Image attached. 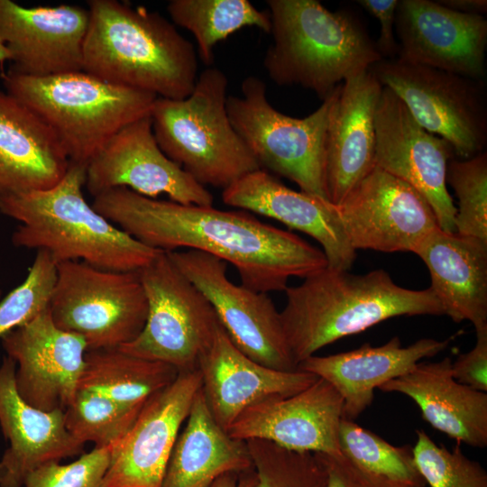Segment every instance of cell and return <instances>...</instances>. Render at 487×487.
<instances>
[{"label": "cell", "instance_id": "cell-44", "mask_svg": "<svg viewBox=\"0 0 487 487\" xmlns=\"http://www.w3.org/2000/svg\"><path fill=\"white\" fill-rule=\"evenodd\" d=\"M11 60V56L5 45L0 39V66L5 61Z\"/></svg>", "mask_w": 487, "mask_h": 487}, {"label": "cell", "instance_id": "cell-8", "mask_svg": "<svg viewBox=\"0 0 487 487\" xmlns=\"http://www.w3.org/2000/svg\"><path fill=\"white\" fill-rule=\"evenodd\" d=\"M339 85L317 110L303 118L291 117L275 109L267 98L266 84L256 76L243 80L241 96H227L226 99L232 125L260 168L284 177L295 182L300 191L326 201V138L330 109Z\"/></svg>", "mask_w": 487, "mask_h": 487}, {"label": "cell", "instance_id": "cell-4", "mask_svg": "<svg viewBox=\"0 0 487 487\" xmlns=\"http://www.w3.org/2000/svg\"><path fill=\"white\" fill-rule=\"evenodd\" d=\"M87 165L71 162L63 178L42 190L0 194V213L20 222L17 247L44 250L57 263L80 261L101 270L138 271L161 252L97 213L84 195Z\"/></svg>", "mask_w": 487, "mask_h": 487}, {"label": "cell", "instance_id": "cell-33", "mask_svg": "<svg viewBox=\"0 0 487 487\" xmlns=\"http://www.w3.org/2000/svg\"><path fill=\"white\" fill-rule=\"evenodd\" d=\"M138 414L98 391L80 387L64 410L68 431L82 444L91 442L97 448L117 444Z\"/></svg>", "mask_w": 487, "mask_h": 487}, {"label": "cell", "instance_id": "cell-22", "mask_svg": "<svg viewBox=\"0 0 487 487\" xmlns=\"http://www.w3.org/2000/svg\"><path fill=\"white\" fill-rule=\"evenodd\" d=\"M201 391L215 420L227 431L249 407L275 396L293 395L318 377L264 366L242 353L222 326L198 363Z\"/></svg>", "mask_w": 487, "mask_h": 487}, {"label": "cell", "instance_id": "cell-5", "mask_svg": "<svg viewBox=\"0 0 487 487\" xmlns=\"http://www.w3.org/2000/svg\"><path fill=\"white\" fill-rule=\"evenodd\" d=\"M272 44L263 66L279 86H300L324 100L350 76L382 58L365 28L346 10L317 0H267Z\"/></svg>", "mask_w": 487, "mask_h": 487}, {"label": "cell", "instance_id": "cell-6", "mask_svg": "<svg viewBox=\"0 0 487 487\" xmlns=\"http://www.w3.org/2000/svg\"><path fill=\"white\" fill-rule=\"evenodd\" d=\"M3 82L7 93L50 126L69 161L85 165L118 131L150 115L157 99L83 70L33 77L10 69Z\"/></svg>", "mask_w": 487, "mask_h": 487}, {"label": "cell", "instance_id": "cell-37", "mask_svg": "<svg viewBox=\"0 0 487 487\" xmlns=\"http://www.w3.org/2000/svg\"><path fill=\"white\" fill-rule=\"evenodd\" d=\"M56 276L51 253L37 251L25 280L0 300V337L49 307Z\"/></svg>", "mask_w": 487, "mask_h": 487}, {"label": "cell", "instance_id": "cell-45", "mask_svg": "<svg viewBox=\"0 0 487 487\" xmlns=\"http://www.w3.org/2000/svg\"><path fill=\"white\" fill-rule=\"evenodd\" d=\"M0 296H1V293H0Z\"/></svg>", "mask_w": 487, "mask_h": 487}, {"label": "cell", "instance_id": "cell-19", "mask_svg": "<svg viewBox=\"0 0 487 487\" xmlns=\"http://www.w3.org/2000/svg\"><path fill=\"white\" fill-rule=\"evenodd\" d=\"M343 405L337 391L317 378L293 395L271 397L249 407L227 432L243 441L261 439L292 451L340 455Z\"/></svg>", "mask_w": 487, "mask_h": 487}, {"label": "cell", "instance_id": "cell-43", "mask_svg": "<svg viewBox=\"0 0 487 487\" xmlns=\"http://www.w3.org/2000/svg\"><path fill=\"white\" fill-rule=\"evenodd\" d=\"M437 2L447 8L464 14L483 15L487 12L486 0H439Z\"/></svg>", "mask_w": 487, "mask_h": 487}, {"label": "cell", "instance_id": "cell-18", "mask_svg": "<svg viewBox=\"0 0 487 487\" xmlns=\"http://www.w3.org/2000/svg\"><path fill=\"white\" fill-rule=\"evenodd\" d=\"M396 59L483 80L487 20L430 0H400L396 10Z\"/></svg>", "mask_w": 487, "mask_h": 487}, {"label": "cell", "instance_id": "cell-11", "mask_svg": "<svg viewBox=\"0 0 487 487\" xmlns=\"http://www.w3.org/2000/svg\"><path fill=\"white\" fill-rule=\"evenodd\" d=\"M368 69L404 103L421 127L446 141L457 158L467 160L485 152L483 80L399 59H381Z\"/></svg>", "mask_w": 487, "mask_h": 487}, {"label": "cell", "instance_id": "cell-40", "mask_svg": "<svg viewBox=\"0 0 487 487\" xmlns=\"http://www.w3.org/2000/svg\"><path fill=\"white\" fill-rule=\"evenodd\" d=\"M317 455L326 471V487H398L363 470L344 455Z\"/></svg>", "mask_w": 487, "mask_h": 487}, {"label": "cell", "instance_id": "cell-24", "mask_svg": "<svg viewBox=\"0 0 487 487\" xmlns=\"http://www.w3.org/2000/svg\"><path fill=\"white\" fill-rule=\"evenodd\" d=\"M15 369L5 355L0 363V427L9 446L0 459V487H23L32 471L77 455L84 446L66 428L63 410L43 411L20 396Z\"/></svg>", "mask_w": 487, "mask_h": 487}, {"label": "cell", "instance_id": "cell-25", "mask_svg": "<svg viewBox=\"0 0 487 487\" xmlns=\"http://www.w3.org/2000/svg\"><path fill=\"white\" fill-rule=\"evenodd\" d=\"M452 338H421L402 347L398 336L380 346L363 344L357 349L326 356L312 355L297 370L329 382L343 399V418L354 420L372 402L374 390L411 371L421 359L445 350Z\"/></svg>", "mask_w": 487, "mask_h": 487}, {"label": "cell", "instance_id": "cell-29", "mask_svg": "<svg viewBox=\"0 0 487 487\" xmlns=\"http://www.w3.org/2000/svg\"><path fill=\"white\" fill-rule=\"evenodd\" d=\"M253 466L245 441L213 418L201 388L168 461L161 487H211L223 474Z\"/></svg>", "mask_w": 487, "mask_h": 487}, {"label": "cell", "instance_id": "cell-39", "mask_svg": "<svg viewBox=\"0 0 487 487\" xmlns=\"http://www.w3.org/2000/svg\"><path fill=\"white\" fill-rule=\"evenodd\" d=\"M476 342L467 353L452 361V375L458 382L487 391V325L475 328Z\"/></svg>", "mask_w": 487, "mask_h": 487}, {"label": "cell", "instance_id": "cell-9", "mask_svg": "<svg viewBox=\"0 0 487 487\" xmlns=\"http://www.w3.org/2000/svg\"><path fill=\"white\" fill-rule=\"evenodd\" d=\"M49 308L54 324L82 336L88 350L118 348L142 330L148 304L138 271L81 261L59 262Z\"/></svg>", "mask_w": 487, "mask_h": 487}, {"label": "cell", "instance_id": "cell-42", "mask_svg": "<svg viewBox=\"0 0 487 487\" xmlns=\"http://www.w3.org/2000/svg\"><path fill=\"white\" fill-rule=\"evenodd\" d=\"M256 474L253 467L230 472L220 476L211 487H253Z\"/></svg>", "mask_w": 487, "mask_h": 487}, {"label": "cell", "instance_id": "cell-26", "mask_svg": "<svg viewBox=\"0 0 487 487\" xmlns=\"http://www.w3.org/2000/svg\"><path fill=\"white\" fill-rule=\"evenodd\" d=\"M452 360L418 363L406 374L379 389L410 398L432 427L473 447L487 446V394L452 375Z\"/></svg>", "mask_w": 487, "mask_h": 487}, {"label": "cell", "instance_id": "cell-2", "mask_svg": "<svg viewBox=\"0 0 487 487\" xmlns=\"http://www.w3.org/2000/svg\"><path fill=\"white\" fill-rule=\"evenodd\" d=\"M284 291L280 320L297 366L329 344L389 318L445 315L430 288L405 289L384 270L355 275L327 266Z\"/></svg>", "mask_w": 487, "mask_h": 487}, {"label": "cell", "instance_id": "cell-21", "mask_svg": "<svg viewBox=\"0 0 487 487\" xmlns=\"http://www.w3.org/2000/svg\"><path fill=\"white\" fill-rule=\"evenodd\" d=\"M225 204L275 219L320 244L328 267L348 271L356 258L336 207L285 186L270 172L252 171L223 189Z\"/></svg>", "mask_w": 487, "mask_h": 487}, {"label": "cell", "instance_id": "cell-12", "mask_svg": "<svg viewBox=\"0 0 487 487\" xmlns=\"http://www.w3.org/2000/svg\"><path fill=\"white\" fill-rule=\"evenodd\" d=\"M178 269L201 291L234 345L252 360L271 369L293 372L280 315L267 293L232 282L227 263L195 250L167 253Z\"/></svg>", "mask_w": 487, "mask_h": 487}, {"label": "cell", "instance_id": "cell-10", "mask_svg": "<svg viewBox=\"0 0 487 487\" xmlns=\"http://www.w3.org/2000/svg\"><path fill=\"white\" fill-rule=\"evenodd\" d=\"M148 304L144 326L123 352L174 367L178 372L197 370L211 345L218 317L201 291L161 252L139 271Z\"/></svg>", "mask_w": 487, "mask_h": 487}, {"label": "cell", "instance_id": "cell-34", "mask_svg": "<svg viewBox=\"0 0 487 487\" xmlns=\"http://www.w3.org/2000/svg\"><path fill=\"white\" fill-rule=\"evenodd\" d=\"M245 442L256 474L253 487H326V471L317 454L261 439Z\"/></svg>", "mask_w": 487, "mask_h": 487}, {"label": "cell", "instance_id": "cell-28", "mask_svg": "<svg viewBox=\"0 0 487 487\" xmlns=\"http://www.w3.org/2000/svg\"><path fill=\"white\" fill-rule=\"evenodd\" d=\"M414 253L427 267L445 315L474 328L487 325V242L437 228Z\"/></svg>", "mask_w": 487, "mask_h": 487}, {"label": "cell", "instance_id": "cell-38", "mask_svg": "<svg viewBox=\"0 0 487 487\" xmlns=\"http://www.w3.org/2000/svg\"><path fill=\"white\" fill-rule=\"evenodd\" d=\"M112 446L94 447L68 464L51 461L32 471L23 487H105Z\"/></svg>", "mask_w": 487, "mask_h": 487}, {"label": "cell", "instance_id": "cell-30", "mask_svg": "<svg viewBox=\"0 0 487 487\" xmlns=\"http://www.w3.org/2000/svg\"><path fill=\"white\" fill-rule=\"evenodd\" d=\"M178 373L167 363L136 357L119 348L88 350L78 387L98 391L120 406L140 412Z\"/></svg>", "mask_w": 487, "mask_h": 487}, {"label": "cell", "instance_id": "cell-16", "mask_svg": "<svg viewBox=\"0 0 487 487\" xmlns=\"http://www.w3.org/2000/svg\"><path fill=\"white\" fill-rule=\"evenodd\" d=\"M1 339L6 356L15 363L20 396L38 409L64 411L75 397L85 367L84 338L59 328L48 307Z\"/></svg>", "mask_w": 487, "mask_h": 487}, {"label": "cell", "instance_id": "cell-15", "mask_svg": "<svg viewBox=\"0 0 487 487\" xmlns=\"http://www.w3.org/2000/svg\"><path fill=\"white\" fill-rule=\"evenodd\" d=\"M86 187L96 197L125 187L156 198L166 194L183 205L213 206L214 198L161 150L152 131L151 115L122 128L87 165Z\"/></svg>", "mask_w": 487, "mask_h": 487}, {"label": "cell", "instance_id": "cell-20", "mask_svg": "<svg viewBox=\"0 0 487 487\" xmlns=\"http://www.w3.org/2000/svg\"><path fill=\"white\" fill-rule=\"evenodd\" d=\"M87 9L74 5L23 7L0 0V39L12 70L46 77L83 70Z\"/></svg>", "mask_w": 487, "mask_h": 487}, {"label": "cell", "instance_id": "cell-35", "mask_svg": "<svg viewBox=\"0 0 487 487\" xmlns=\"http://www.w3.org/2000/svg\"><path fill=\"white\" fill-rule=\"evenodd\" d=\"M446 182L458 199L455 233L487 242V153L467 160L451 159Z\"/></svg>", "mask_w": 487, "mask_h": 487}, {"label": "cell", "instance_id": "cell-36", "mask_svg": "<svg viewBox=\"0 0 487 487\" xmlns=\"http://www.w3.org/2000/svg\"><path fill=\"white\" fill-rule=\"evenodd\" d=\"M412 446L416 465L430 487H487V473L467 457L457 443L451 450L437 445L422 429Z\"/></svg>", "mask_w": 487, "mask_h": 487}, {"label": "cell", "instance_id": "cell-14", "mask_svg": "<svg viewBox=\"0 0 487 487\" xmlns=\"http://www.w3.org/2000/svg\"><path fill=\"white\" fill-rule=\"evenodd\" d=\"M374 165L415 188L428 202L441 230L455 233L456 207L447 190L452 146L413 118L404 103L382 87L376 107Z\"/></svg>", "mask_w": 487, "mask_h": 487}, {"label": "cell", "instance_id": "cell-41", "mask_svg": "<svg viewBox=\"0 0 487 487\" xmlns=\"http://www.w3.org/2000/svg\"><path fill=\"white\" fill-rule=\"evenodd\" d=\"M357 3L380 23V36L375 45L381 58L396 59L398 41L395 39L394 28L399 0H358Z\"/></svg>", "mask_w": 487, "mask_h": 487}, {"label": "cell", "instance_id": "cell-1", "mask_svg": "<svg viewBox=\"0 0 487 487\" xmlns=\"http://www.w3.org/2000/svg\"><path fill=\"white\" fill-rule=\"evenodd\" d=\"M91 206L151 248L195 250L232 264L241 285L256 292L284 291L290 277L304 279L328 266L322 250L245 210L159 200L125 187L96 195Z\"/></svg>", "mask_w": 487, "mask_h": 487}, {"label": "cell", "instance_id": "cell-7", "mask_svg": "<svg viewBox=\"0 0 487 487\" xmlns=\"http://www.w3.org/2000/svg\"><path fill=\"white\" fill-rule=\"evenodd\" d=\"M227 86L220 69L207 67L188 97H157L151 111L163 153L200 185L223 189L261 169L228 117Z\"/></svg>", "mask_w": 487, "mask_h": 487}, {"label": "cell", "instance_id": "cell-23", "mask_svg": "<svg viewBox=\"0 0 487 487\" xmlns=\"http://www.w3.org/2000/svg\"><path fill=\"white\" fill-rule=\"evenodd\" d=\"M381 89L369 69L339 85L329 114L325 161L326 193L335 206L374 166V117Z\"/></svg>", "mask_w": 487, "mask_h": 487}, {"label": "cell", "instance_id": "cell-17", "mask_svg": "<svg viewBox=\"0 0 487 487\" xmlns=\"http://www.w3.org/2000/svg\"><path fill=\"white\" fill-rule=\"evenodd\" d=\"M200 388L198 369L179 372L144 403L130 429L112 446L105 487H161L179 429Z\"/></svg>", "mask_w": 487, "mask_h": 487}, {"label": "cell", "instance_id": "cell-13", "mask_svg": "<svg viewBox=\"0 0 487 487\" xmlns=\"http://www.w3.org/2000/svg\"><path fill=\"white\" fill-rule=\"evenodd\" d=\"M335 207L355 251L415 253L439 228L430 205L415 188L375 165Z\"/></svg>", "mask_w": 487, "mask_h": 487}, {"label": "cell", "instance_id": "cell-3", "mask_svg": "<svg viewBox=\"0 0 487 487\" xmlns=\"http://www.w3.org/2000/svg\"><path fill=\"white\" fill-rule=\"evenodd\" d=\"M83 71L106 82L184 99L195 87L193 44L158 12L116 0L88 1Z\"/></svg>", "mask_w": 487, "mask_h": 487}, {"label": "cell", "instance_id": "cell-27", "mask_svg": "<svg viewBox=\"0 0 487 487\" xmlns=\"http://www.w3.org/2000/svg\"><path fill=\"white\" fill-rule=\"evenodd\" d=\"M69 166L50 126L14 96L0 91V194L51 188Z\"/></svg>", "mask_w": 487, "mask_h": 487}, {"label": "cell", "instance_id": "cell-31", "mask_svg": "<svg viewBox=\"0 0 487 487\" xmlns=\"http://www.w3.org/2000/svg\"><path fill=\"white\" fill-rule=\"evenodd\" d=\"M167 11L172 22L194 36L201 61L210 67L215 48L246 26L271 32L269 11L258 10L248 0H171Z\"/></svg>", "mask_w": 487, "mask_h": 487}, {"label": "cell", "instance_id": "cell-32", "mask_svg": "<svg viewBox=\"0 0 487 487\" xmlns=\"http://www.w3.org/2000/svg\"><path fill=\"white\" fill-rule=\"evenodd\" d=\"M342 455L363 470L398 487H425L412 446H395L373 432L342 418L339 426Z\"/></svg>", "mask_w": 487, "mask_h": 487}]
</instances>
